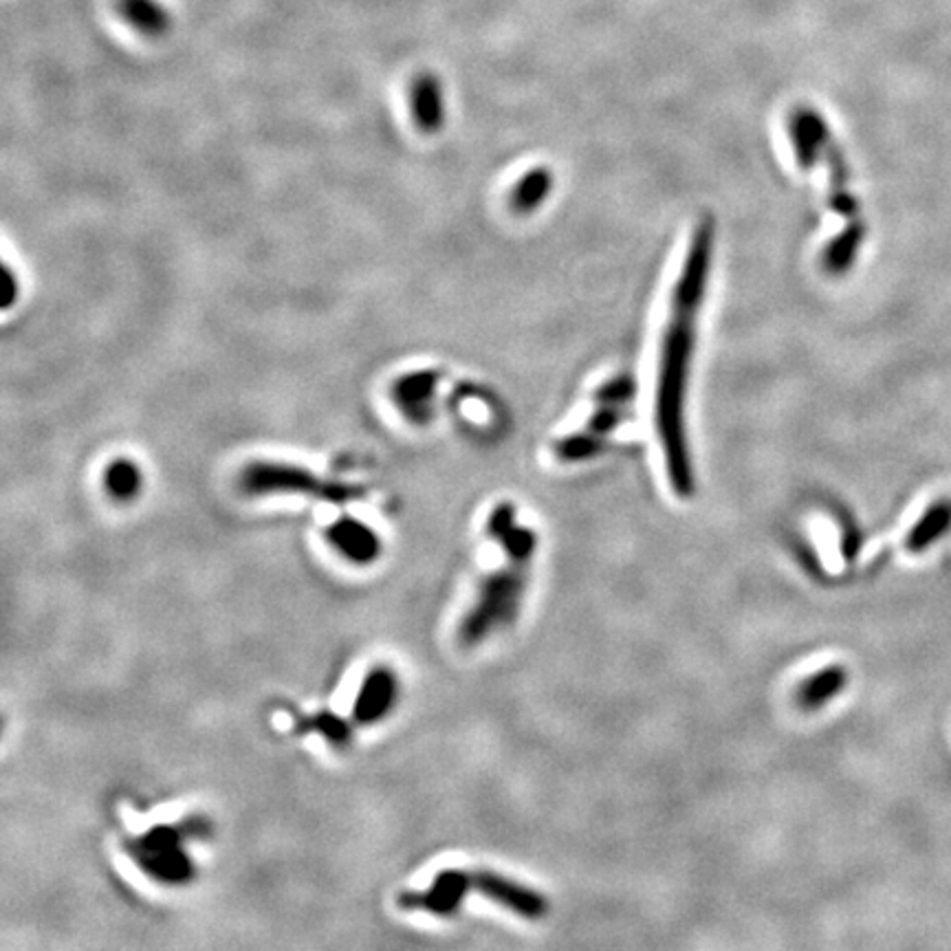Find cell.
Masks as SVG:
<instances>
[{
  "label": "cell",
  "mask_w": 951,
  "mask_h": 951,
  "mask_svg": "<svg viewBox=\"0 0 951 951\" xmlns=\"http://www.w3.org/2000/svg\"><path fill=\"white\" fill-rule=\"evenodd\" d=\"M241 489L249 496L300 493L333 504H344L363 498V489L357 485L326 480L307 467L273 463V461L249 463L241 474Z\"/></svg>",
  "instance_id": "4"
},
{
  "label": "cell",
  "mask_w": 951,
  "mask_h": 951,
  "mask_svg": "<svg viewBox=\"0 0 951 951\" xmlns=\"http://www.w3.org/2000/svg\"><path fill=\"white\" fill-rule=\"evenodd\" d=\"M412 117L419 130L434 134L446 124V91L444 82L434 73H421L414 78L410 91Z\"/></svg>",
  "instance_id": "11"
},
{
  "label": "cell",
  "mask_w": 951,
  "mask_h": 951,
  "mask_svg": "<svg viewBox=\"0 0 951 951\" xmlns=\"http://www.w3.org/2000/svg\"><path fill=\"white\" fill-rule=\"evenodd\" d=\"M714 256V223L703 218L690 241V249L679 273L672 316L666 326L661 344V361H658L656 382V432L661 438L668 476L674 491L681 498L694 493V470L685 434V390L690 377V363L696 342V316L707 291V278Z\"/></svg>",
  "instance_id": "1"
},
{
  "label": "cell",
  "mask_w": 951,
  "mask_h": 951,
  "mask_svg": "<svg viewBox=\"0 0 951 951\" xmlns=\"http://www.w3.org/2000/svg\"><path fill=\"white\" fill-rule=\"evenodd\" d=\"M399 696V681L395 677V672L386 666H377L373 668L369 674L363 677L357 698H355V707H352V718L357 724H375L382 718H386Z\"/></svg>",
  "instance_id": "8"
},
{
  "label": "cell",
  "mask_w": 951,
  "mask_h": 951,
  "mask_svg": "<svg viewBox=\"0 0 951 951\" xmlns=\"http://www.w3.org/2000/svg\"><path fill=\"white\" fill-rule=\"evenodd\" d=\"M637 395V382L630 375H617L595 390L597 406H626Z\"/></svg>",
  "instance_id": "22"
},
{
  "label": "cell",
  "mask_w": 951,
  "mask_h": 951,
  "mask_svg": "<svg viewBox=\"0 0 951 951\" xmlns=\"http://www.w3.org/2000/svg\"><path fill=\"white\" fill-rule=\"evenodd\" d=\"M472 886V874L463 870H444L434 876L425 892H408L399 897L406 910H425L436 916H452L461 910Z\"/></svg>",
  "instance_id": "5"
},
{
  "label": "cell",
  "mask_w": 951,
  "mask_h": 951,
  "mask_svg": "<svg viewBox=\"0 0 951 951\" xmlns=\"http://www.w3.org/2000/svg\"><path fill=\"white\" fill-rule=\"evenodd\" d=\"M863 239H865V226L859 221V218H852V221H848L846 230L839 236H835L824 249L822 256L824 269L833 275L846 273L852 267Z\"/></svg>",
  "instance_id": "16"
},
{
  "label": "cell",
  "mask_w": 951,
  "mask_h": 951,
  "mask_svg": "<svg viewBox=\"0 0 951 951\" xmlns=\"http://www.w3.org/2000/svg\"><path fill=\"white\" fill-rule=\"evenodd\" d=\"M104 489L117 502H132L143 489V472L130 459H117L104 470Z\"/></svg>",
  "instance_id": "18"
},
{
  "label": "cell",
  "mask_w": 951,
  "mask_h": 951,
  "mask_svg": "<svg viewBox=\"0 0 951 951\" xmlns=\"http://www.w3.org/2000/svg\"><path fill=\"white\" fill-rule=\"evenodd\" d=\"M326 540L331 547L357 566L373 564L382 553V540L373 527L344 516L326 527Z\"/></svg>",
  "instance_id": "9"
},
{
  "label": "cell",
  "mask_w": 951,
  "mask_h": 951,
  "mask_svg": "<svg viewBox=\"0 0 951 951\" xmlns=\"http://www.w3.org/2000/svg\"><path fill=\"white\" fill-rule=\"evenodd\" d=\"M500 544H502V549H504L509 562L529 564L531 557H534V553H536L538 538H536V534H534L531 529H527V527H518V525H516L514 529H511V531L500 540Z\"/></svg>",
  "instance_id": "20"
},
{
  "label": "cell",
  "mask_w": 951,
  "mask_h": 951,
  "mask_svg": "<svg viewBox=\"0 0 951 951\" xmlns=\"http://www.w3.org/2000/svg\"><path fill=\"white\" fill-rule=\"evenodd\" d=\"M786 126L797 166L801 170H813L824 157L826 145L833 141L826 119L811 106H797L788 115Z\"/></svg>",
  "instance_id": "7"
},
{
  "label": "cell",
  "mask_w": 951,
  "mask_h": 951,
  "mask_svg": "<svg viewBox=\"0 0 951 951\" xmlns=\"http://www.w3.org/2000/svg\"><path fill=\"white\" fill-rule=\"evenodd\" d=\"M527 566L529 564L511 562L509 568L485 577L476 604L459 628V639L465 645H476L485 641L491 630L516 621L527 589Z\"/></svg>",
  "instance_id": "3"
},
{
  "label": "cell",
  "mask_w": 951,
  "mask_h": 951,
  "mask_svg": "<svg viewBox=\"0 0 951 951\" xmlns=\"http://www.w3.org/2000/svg\"><path fill=\"white\" fill-rule=\"evenodd\" d=\"M604 441L602 436L595 432H579V434H568L555 444V454L560 461L566 463H577V461H589L595 454H600Z\"/></svg>",
  "instance_id": "19"
},
{
  "label": "cell",
  "mask_w": 951,
  "mask_h": 951,
  "mask_svg": "<svg viewBox=\"0 0 951 951\" xmlns=\"http://www.w3.org/2000/svg\"><path fill=\"white\" fill-rule=\"evenodd\" d=\"M117 10L145 38H164L172 27V16L159 0H117Z\"/></svg>",
  "instance_id": "13"
},
{
  "label": "cell",
  "mask_w": 951,
  "mask_h": 951,
  "mask_svg": "<svg viewBox=\"0 0 951 951\" xmlns=\"http://www.w3.org/2000/svg\"><path fill=\"white\" fill-rule=\"evenodd\" d=\"M303 729H316V731H320V734H322L329 743H333V745H337V747L348 745V741H350V736H352L350 724H348L346 720H342L339 716L331 714V711H322V714H318V716L305 720Z\"/></svg>",
  "instance_id": "21"
},
{
  "label": "cell",
  "mask_w": 951,
  "mask_h": 951,
  "mask_svg": "<svg viewBox=\"0 0 951 951\" xmlns=\"http://www.w3.org/2000/svg\"><path fill=\"white\" fill-rule=\"evenodd\" d=\"M516 527V506L511 502H500L487 521V534L493 540H502L511 529Z\"/></svg>",
  "instance_id": "23"
},
{
  "label": "cell",
  "mask_w": 951,
  "mask_h": 951,
  "mask_svg": "<svg viewBox=\"0 0 951 951\" xmlns=\"http://www.w3.org/2000/svg\"><path fill=\"white\" fill-rule=\"evenodd\" d=\"M16 286H18V282H16L12 269L5 267V288H3V307H5V309H10V307L18 300V296H16Z\"/></svg>",
  "instance_id": "25"
},
{
  "label": "cell",
  "mask_w": 951,
  "mask_h": 951,
  "mask_svg": "<svg viewBox=\"0 0 951 951\" xmlns=\"http://www.w3.org/2000/svg\"><path fill=\"white\" fill-rule=\"evenodd\" d=\"M553 190V172L549 168H534L523 175V179L516 183L514 192H511V207L518 214H531L536 207H540Z\"/></svg>",
  "instance_id": "17"
},
{
  "label": "cell",
  "mask_w": 951,
  "mask_h": 951,
  "mask_svg": "<svg viewBox=\"0 0 951 951\" xmlns=\"http://www.w3.org/2000/svg\"><path fill=\"white\" fill-rule=\"evenodd\" d=\"M209 833L205 820L194 818L177 826H155L137 839L128 841V852L137 865L151 874L155 882L166 886H185L196 876L190 854L183 850L188 837H203Z\"/></svg>",
  "instance_id": "2"
},
{
  "label": "cell",
  "mask_w": 951,
  "mask_h": 951,
  "mask_svg": "<svg viewBox=\"0 0 951 951\" xmlns=\"http://www.w3.org/2000/svg\"><path fill=\"white\" fill-rule=\"evenodd\" d=\"M951 529V500L940 498L927 506L925 514L912 527L905 538V549L910 553H925L931 544H936Z\"/></svg>",
  "instance_id": "14"
},
{
  "label": "cell",
  "mask_w": 951,
  "mask_h": 951,
  "mask_svg": "<svg viewBox=\"0 0 951 951\" xmlns=\"http://www.w3.org/2000/svg\"><path fill=\"white\" fill-rule=\"evenodd\" d=\"M626 416L628 412L624 406H597L595 414L589 419V429L600 436H606L615 427H619Z\"/></svg>",
  "instance_id": "24"
},
{
  "label": "cell",
  "mask_w": 951,
  "mask_h": 951,
  "mask_svg": "<svg viewBox=\"0 0 951 951\" xmlns=\"http://www.w3.org/2000/svg\"><path fill=\"white\" fill-rule=\"evenodd\" d=\"M472 886L489 901L521 914L523 918L538 921L549 912V903L540 892L511 882L502 874L489 870L472 872Z\"/></svg>",
  "instance_id": "6"
},
{
  "label": "cell",
  "mask_w": 951,
  "mask_h": 951,
  "mask_svg": "<svg viewBox=\"0 0 951 951\" xmlns=\"http://www.w3.org/2000/svg\"><path fill=\"white\" fill-rule=\"evenodd\" d=\"M824 159L828 164L831 170V190H828V205L833 211H837L839 216L848 218H857V201L848 190V164L841 155V151L837 149V143L831 141L824 151Z\"/></svg>",
  "instance_id": "15"
},
{
  "label": "cell",
  "mask_w": 951,
  "mask_h": 951,
  "mask_svg": "<svg viewBox=\"0 0 951 951\" xmlns=\"http://www.w3.org/2000/svg\"><path fill=\"white\" fill-rule=\"evenodd\" d=\"M441 382L438 371H416L397 380L393 397L397 408L416 425H425L434 412L436 386Z\"/></svg>",
  "instance_id": "10"
},
{
  "label": "cell",
  "mask_w": 951,
  "mask_h": 951,
  "mask_svg": "<svg viewBox=\"0 0 951 951\" xmlns=\"http://www.w3.org/2000/svg\"><path fill=\"white\" fill-rule=\"evenodd\" d=\"M848 685V670L844 666L822 668L818 674L801 681L795 701L804 711H818L835 696H839Z\"/></svg>",
  "instance_id": "12"
}]
</instances>
